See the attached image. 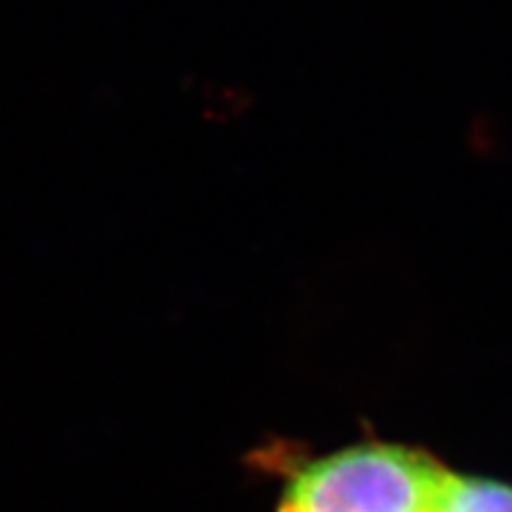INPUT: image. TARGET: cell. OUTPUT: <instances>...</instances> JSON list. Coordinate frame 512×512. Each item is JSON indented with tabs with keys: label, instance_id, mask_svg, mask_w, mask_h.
Listing matches in <instances>:
<instances>
[{
	"label": "cell",
	"instance_id": "6da1fadb",
	"mask_svg": "<svg viewBox=\"0 0 512 512\" xmlns=\"http://www.w3.org/2000/svg\"><path fill=\"white\" fill-rule=\"evenodd\" d=\"M445 479L447 468L429 452L364 442L304 465L277 512H434Z\"/></svg>",
	"mask_w": 512,
	"mask_h": 512
},
{
	"label": "cell",
	"instance_id": "7a4b0ae2",
	"mask_svg": "<svg viewBox=\"0 0 512 512\" xmlns=\"http://www.w3.org/2000/svg\"><path fill=\"white\" fill-rule=\"evenodd\" d=\"M434 512H512V484L447 471Z\"/></svg>",
	"mask_w": 512,
	"mask_h": 512
}]
</instances>
